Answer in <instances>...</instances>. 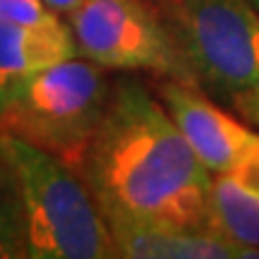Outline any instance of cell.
I'll return each mask as SVG.
<instances>
[{"label":"cell","mask_w":259,"mask_h":259,"mask_svg":"<svg viewBox=\"0 0 259 259\" xmlns=\"http://www.w3.org/2000/svg\"><path fill=\"white\" fill-rule=\"evenodd\" d=\"M77 173L108 226H211L213 173L139 79L113 82Z\"/></svg>","instance_id":"1"},{"label":"cell","mask_w":259,"mask_h":259,"mask_svg":"<svg viewBox=\"0 0 259 259\" xmlns=\"http://www.w3.org/2000/svg\"><path fill=\"white\" fill-rule=\"evenodd\" d=\"M0 247L5 257H118L82 176L24 139L0 132Z\"/></svg>","instance_id":"2"},{"label":"cell","mask_w":259,"mask_h":259,"mask_svg":"<svg viewBox=\"0 0 259 259\" xmlns=\"http://www.w3.org/2000/svg\"><path fill=\"white\" fill-rule=\"evenodd\" d=\"M111 92L106 67L89 58H65L27 74L0 96V132L79 170Z\"/></svg>","instance_id":"3"},{"label":"cell","mask_w":259,"mask_h":259,"mask_svg":"<svg viewBox=\"0 0 259 259\" xmlns=\"http://www.w3.org/2000/svg\"><path fill=\"white\" fill-rule=\"evenodd\" d=\"M67 24L79 53L106 70L151 72L199 87L173 22L149 0H84Z\"/></svg>","instance_id":"4"},{"label":"cell","mask_w":259,"mask_h":259,"mask_svg":"<svg viewBox=\"0 0 259 259\" xmlns=\"http://www.w3.org/2000/svg\"><path fill=\"white\" fill-rule=\"evenodd\" d=\"M168 15L199 87L231 101L259 84V8L252 0H178Z\"/></svg>","instance_id":"5"},{"label":"cell","mask_w":259,"mask_h":259,"mask_svg":"<svg viewBox=\"0 0 259 259\" xmlns=\"http://www.w3.org/2000/svg\"><path fill=\"white\" fill-rule=\"evenodd\" d=\"M156 96L176 120L190 149L213 176L233 173L257 137L254 130L221 111L194 84L158 77Z\"/></svg>","instance_id":"6"},{"label":"cell","mask_w":259,"mask_h":259,"mask_svg":"<svg viewBox=\"0 0 259 259\" xmlns=\"http://www.w3.org/2000/svg\"><path fill=\"white\" fill-rule=\"evenodd\" d=\"M118 257L132 259H259V247H247L213 226H108Z\"/></svg>","instance_id":"7"},{"label":"cell","mask_w":259,"mask_h":259,"mask_svg":"<svg viewBox=\"0 0 259 259\" xmlns=\"http://www.w3.org/2000/svg\"><path fill=\"white\" fill-rule=\"evenodd\" d=\"M70 24L60 19L44 27H24L0 19V96L27 74L77 56Z\"/></svg>","instance_id":"8"},{"label":"cell","mask_w":259,"mask_h":259,"mask_svg":"<svg viewBox=\"0 0 259 259\" xmlns=\"http://www.w3.org/2000/svg\"><path fill=\"white\" fill-rule=\"evenodd\" d=\"M211 226L247 247H259V192L228 176H213Z\"/></svg>","instance_id":"9"},{"label":"cell","mask_w":259,"mask_h":259,"mask_svg":"<svg viewBox=\"0 0 259 259\" xmlns=\"http://www.w3.org/2000/svg\"><path fill=\"white\" fill-rule=\"evenodd\" d=\"M0 19L24 27H44L60 19L44 0H0Z\"/></svg>","instance_id":"10"},{"label":"cell","mask_w":259,"mask_h":259,"mask_svg":"<svg viewBox=\"0 0 259 259\" xmlns=\"http://www.w3.org/2000/svg\"><path fill=\"white\" fill-rule=\"evenodd\" d=\"M228 178H233V180H238L240 185L259 192V135L254 137L252 147L247 149V154L240 158V163L235 166V170L228 173Z\"/></svg>","instance_id":"11"},{"label":"cell","mask_w":259,"mask_h":259,"mask_svg":"<svg viewBox=\"0 0 259 259\" xmlns=\"http://www.w3.org/2000/svg\"><path fill=\"white\" fill-rule=\"evenodd\" d=\"M231 103L245 120L259 127V84L252 87V89H247V92L238 94V96H233Z\"/></svg>","instance_id":"12"},{"label":"cell","mask_w":259,"mask_h":259,"mask_svg":"<svg viewBox=\"0 0 259 259\" xmlns=\"http://www.w3.org/2000/svg\"><path fill=\"white\" fill-rule=\"evenodd\" d=\"M44 3H46L56 15H65V17H67V15H72L74 10L82 5L84 0H44Z\"/></svg>","instance_id":"13"},{"label":"cell","mask_w":259,"mask_h":259,"mask_svg":"<svg viewBox=\"0 0 259 259\" xmlns=\"http://www.w3.org/2000/svg\"><path fill=\"white\" fill-rule=\"evenodd\" d=\"M163 3H166V8H170V5H176L178 0H163Z\"/></svg>","instance_id":"14"},{"label":"cell","mask_w":259,"mask_h":259,"mask_svg":"<svg viewBox=\"0 0 259 259\" xmlns=\"http://www.w3.org/2000/svg\"><path fill=\"white\" fill-rule=\"evenodd\" d=\"M0 257H5V252H3V247H0Z\"/></svg>","instance_id":"15"},{"label":"cell","mask_w":259,"mask_h":259,"mask_svg":"<svg viewBox=\"0 0 259 259\" xmlns=\"http://www.w3.org/2000/svg\"><path fill=\"white\" fill-rule=\"evenodd\" d=\"M252 3H254V5H257V8H259V0H252Z\"/></svg>","instance_id":"16"}]
</instances>
